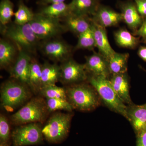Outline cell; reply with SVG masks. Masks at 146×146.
Masks as SVG:
<instances>
[{
  "mask_svg": "<svg viewBox=\"0 0 146 146\" xmlns=\"http://www.w3.org/2000/svg\"><path fill=\"white\" fill-rule=\"evenodd\" d=\"M39 13L51 18L60 19L70 14L69 4L65 2L49 5L42 9Z\"/></svg>",
  "mask_w": 146,
  "mask_h": 146,
  "instance_id": "cb8c5ba5",
  "label": "cell"
},
{
  "mask_svg": "<svg viewBox=\"0 0 146 146\" xmlns=\"http://www.w3.org/2000/svg\"><path fill=\"white\" fill-rule=\"evenodd\" d=\"M60 65L56 63L51 64L47 62L42 65V88L56 84L60 81Z\"/></svg>",
  "mask_w": 146,
  "mask_h": 146,
  "instance_id": "44dd1931",
  "label": "cell"
},
{
  "mask_svg": "<svg viewBox=\"0 0 146 146\" xmlns=\"http://www.w3.org/2000/svg\"><path fill=\"white\" fill-rule=\"evenodd\" d=\"M65 89L67 100L74 109L87 112L96 109L101 104L97 91L90 84L83 82L75 84Z\"/></svg>",
  "mask_w": 146,
  "mask_h": 146,
  "instance_id": "6da1fadb",
  "label": "cell"
},
{
  "mask_svg": "<svg viewBox=\"0 0 146 146\" xmlns=\"http://www.w3.org/2000/svg\"><path fill=\"white\" fill-rule=\"evenodd\" d=\"M27 86L18 81L5 82L1 87L2 106L7 111H11L21 106L30 97V92Z\"/></svg>",
  "mask_w": 146,
  "mask_h": 146,
  "instance_id": "5b68a950",
  "label": "cell"
},
{
  "mask_svg": "<svg viewBox=\"0 0 146 146\" xmlns=\"http://www.w3.org/2000/svg\"><path fill=\"white\" fill-rule=\"evenodd\" d=\"M135 35L141 36L146 41V18L141 24L139 29L136 31Z\"/></svg>",
  "mask_w": 146,
  "mask_h": 146,
  "instance_id": "836d02e7",
  "label": "cell"
},
{
  "mask_svg": "<svg viewBox=\"0 0 146 146\" xmlns=\"http://www.w3.org/2000/svg\"><path fill=\"white\" fill-rule=\"evenodd\" d=\"M64 25L67 31L77 35L83 33L91 27V19L88 16H79L70 14L64 18Z\"/></svg>",
  "mask_w": 146,
  "mask_h": 146,
  "instance_id": "e0dca14e",
  "label": "cell"
},
{
  "mask_svg": "<svg viewBox=\"0 0 146 146\" xmlns=\"http://www.w3.org/2000/svg\"><path fill=\"white\" fill-rule=\"evenodd\" d=\"M109 79L112 88L122 101L128 105L133 103L129 94V83L127 72L111 75Z\"/></svg>",
  "mask_w": 146,
  "mask_h": 146,
  "instance_id": "9a60e30c",
  "label": "cell"
},
{
  "mask_svg": "<svg viewBox=\"0 0 146 146\" xmlns=\"http://www.w3.org/2000/svg\"><path fill=\"white\" fill-rule=\"evenodd\" d=\"M31 54L25 51L18 50L10 70V75L13 78L28 86L30 67L32 59Z\"/></svg>",
  "mask_w": 146,
  "mask_h": 146,
  "instance_id": "8fae6325",
  "label": "cell"
},
{
  "mask_svg": "<svg viewBox=\"0 0 146 146\" xmlns=\"http://www.w3.org/2000/svg\"><path fill=\"white\" fill-rule=\"evenodd\" d=\"M60 65V81L63 84L70 85L87 80L89 75L84 64H80L70 58Z\"/></svg>",
  "mask_w": 146,
  "mask_h": 146,
  "instance_id": "30bf717a",
  "label": "cell"
},
{
  "mask_svg": "<svg viewBox=\"0 0 146 146\" xmlns=\"http://www.w3.org/2000/svg\"><path fill=\"white\" fill-rule=\"evenodd\" d=\"M48 112L46 101L42 98H33L11 116V122L16 125L42 122Z\"/></svg>",
  "mask_w": 146,
  "mask_h": 146,
  "instance_id": "277c9868",
  "label": "cell"
},
{
  "mask_svg": "<svg viewBox=\"0 0 146 146\" xmlns=\"http://www.w3.org/2000/svg\"><path fill=\"white\" fill-rule=\"evenodd\" d=\"M91 27L94 33L96 47L99 53L102 55L107 60L116 52L110 44L105 28L91 19Z\"/></svg>",
  "mask_w": 146,
  "mask_h": 146,
  "instance_id": "4fadbf2b",
  "label": "cell"
},
{
  "mask_svg": "<svg viewBox=\"0 0 146 146\" xmlns=\"http://www.w3.org/2000/svg\"><path fill=\"white\" fill-rule=\"evenodd\" d=\"M114 35L116 43L120 46L132 49L138 45V38L125 29L119 30L115 33Z\"/></svg>",
  "mask_w": 146,
  "mask_h": 146,
  "instance_id": "d4e9b609",
  "label": "cell"
},
{
  "mask_svg": "<svg viewBox=\"0 0 146 146\" xmlns=\"http://www.w3.org/2000/svg\"><path fill=\"white\" fill-rule=\"evenodd\" d=\"M42 129L38 123L20 125L12 132L13 146H26L41 143L44 136Z\"/></svg>",
  "mask_w": 146,
  "mask_h": 146,
  "instance_id": "ba28073f",
  "label": "cell"
},
{
  "mask_svg": "<svg viewBox=\"0 0 146 146\" xmlns=\"http://www.w3.org/2000/svg\"><path fill=\"white\" fill-rule=\"evenodd\" d=\"M84 64L86 71L91 75L100 76L109 78L111 75L108 66V60L100 53L94 52L86 57Z\"/></svg>",
  "mask_w": 146,
  "mask_h": 146,
  "instance_id": "7c38bea8",
  "label": "cell"
},
{
  "mask_svg": "<svg viewBox=\"0 0 146 146\" xmlns=\"http://www.w3.org/2000/svg\"><path fill=\"white\" fill-rule=\"evenodd\" d=\"M87 80L96 89L102 102L110 110L127 118V105L112 88L109 79L100 76H88Z\"/></svg>",
  "mask_w": 146,
  "mask_h": 146,
  "instance_id": "3957f363",
  "label": "cell"
},
{
  "mask_svg": "<svg viewBox=\"0 0 146 146\" xmlns=\"http://www.w3.org/2000/svg\"><path fill=\"white\" fill-rule=\"evenodd\" d=\"M126 119L137 134L146 129V103L141 105L134 104L127 105Z\"/></svg>",
  "mask_w": 146,
  "mask_h": 146,
  "instance_id": "5bb4252c",
  "label": "cell"
},
{
  "mask_svg": "<svg viewBox=\"0 0 146 146\" xmlns=\"http://www.w3.org/2000/svg\"><path fill=\"white\" fill-rule=\"evenodd\" d=\"M46 99L62 98L67 99L65 88L54 85L43 86L39 92Z\"/></svg>",
  "mask_w": 146,
  "mask_h": 146,
  "instance_id": "f1b7e54d",
  "label": "cell"
},
{
  "mask_svg": "<svg viewBox=\"0 0 146 146\" xmlns=\"http://www.w3.org/2000/svg\"><path fill=\"white\" fill-rule=\"evenodd\" d=\"M17 47L9 40H0V67L1 69L10 67L16 57Z\"/></svg>",
  "mask_w": 146,
  "mask_h": 146,
  "instance_id": "ac0fdd59",
  "label": "cell"
},
{
  "mask_svg": "<svg viewBox=\"0 0 146 146\" xmlns=\"http://www.w3.org/2000/svg\"><path fill=\"white\" fill-rule=\"evenodd\" d=\"M135 5L141 16H146V0H135Z\"/></svg>",
  "mask_w": 146,
  "mask_h": 146,
  "instance_id": "1f68e13d",
  "label": "cell"
},
{
  "mask_svg": "<svg viewBox=\"0 0 146 146\" xmlns=\"http://www.w3.org/2000/svg\"><path fill=\"white\" fill-rule=\"evenodd\" d=\"M128 53L115 52L108 60V66L111 75L127 72Z\"/></svg>",
  "mask_w": 146,
  "mask_h": 146,
  "instance_id": "7402d4cb",
  "label": "cell"
},
{
  "mask_svg": "<svg viewBox=\"0 0 146 146\" xmlns=\"http://www.w3.org/2000/svg\"><path fill=\"white\" fill-rule=\"evenodd\" d=\"M123 20L131 29L136 31L142 24V20L135 5L127 3L123 6L121 13Z\"/></svg>",
  "mask_w": 146,
  "mask_h": 146,
  "instance_id": "ffe728a7",
  "label": "cell"
},
{
  "mask_svg": "<svg viewBox=\"0 0 146 146\" xmlns=\"http://www.w3.org/2000/svg\"><path fill=\"white\" fill-rule=\"evenodd\" d=\"M10 136V129L7 119L3 115L0 116V140L1 143H7Z\"/></svg>",
  "mask_w": 146,
  "mask_h": 146,
  "instance_id": "4dcf8cb0",
  "label": "cell"
},
{
  "mask_svg": "<svg viewBox=\"0 0 146 146\" xmlns=\"http://www.w3.org/2000/svg\"><path fill=\"white\" fill-rule=\"evenodd\" d=\"M0 146H8L7 143H1Z\"/></svg>",
  "mask_w": 146,
  "mask_h": 146,
  "instance_id": "8d00e7d4",
  "label": "cell"
},
{
  "mask_svg": "<svg viewBox=\"0 0 146 146\" xmlns=\"http://www.w3.org/2000/svg\"><path fill=\"white\" fill-rule=\"evenodd\" d=\"M39 44L41 51L55 63H62L71 58L72 47L61 39L55 38L43 41Z\"/></svg>",
  "mask_w": 146,
  "mask_h": 146,
  "instance_id": "9c48e42d",
  "label": "cell"
},
{
  "mask_svg": "<svg viewBox=\"0 0 146 146\" xmlns=\"http://www.w3.org/2000/svg\"><path fill=\"white\" fill-rule=\"evenodd\" d=\"M138 55L141 59L146 62V46H141L139 48Z\"/></svg>",
  "mask_w": 146,
  "mask_h": 146,
  "instance_id": "e575fe53",
  "label": "cell"
},
{
  "mask_svg": "<svg viewBox=\"0 0 146 146\" xmlns=\"http://www.w3.org/2000/svg\"><path fill=\"white\" fill-rule=\"evenodd\" d=\"M13 5L11 0H1L0 3V22L3 26L10 23L14 16Z\"/></svg>",
  "mask_w": 146,
  "mask_h": 146,
  "instance_id": "83f0119b",
  "label": "cell"
},
{
  "mask_svg": "<svg viewBox=\"0 0 146 146\" xmlns=\"http://www.w3.org/2000/svg\"><path fill=\"white\" fill-rule=\"evenodd\" d=\"M65 0H41L40 3L45 5H49L52 4L64 3Z\"/></svg>",
  "mask_w": 146,
  "mask_h": 146,
  "instance_id": "d590c367",
  "label": "cell"
},
{
  "mask_svg": "<svg viewBox=\"0 0 146 146\" xmlns=\"http://www.w3.org/2000/svg\"><path fill=\"white\" fill-rule=\"evenodd\" d=\"M73 115L56 112L52 115L42 128L43 136L50 143H60L68 136Z\"/></svg>",
  "mask_w": 146,
  "mask_h": 146,
  "instance_id": "8992f818",
  "label": "cell"
},
{
  "mask_svg": "<svg viewBox=\"0 0 146 146\" xmlns=\"http://www.w3.org/2000/svg\"><path fill=\"white\" fill-rule=\"evenodd\" d=\"M3 34L12 42L18 50H23L31 54L34 53L40 40L34 33L30 23L18 25L14 23L9 26H2Z\"/></svg>",
  "mask_w": 146,
  "mask_h": 146,
  "instance_id": "7a4b0ae2",
  "label": "cell"
},
{
  "mask_svg": "<svg viewBox=\"0 0 146 146\" xmlns=\"http://www.w3.org/2000/svg\"><path fill=\"white\" fill-rule=\"evenodd\" d=\"M42 65L32 58L30 67L29 86L35 94L39 93L42 88Z\"/></svg>",
  "mask_w": 146,
  "mask_h": 146,
  "instance_id": "603a6c76",
  "label": "cell"
},
{
  "mask_svg": "<svg viewBox=\"0 0 146 146\" xmlns=\"http://www.w3.org/2000/svg\"><path fill=\"white\" fill-rule=\"evenodd\" d=\"M95 47H96L95 38L91 27L88 30L79 35L75 49L93 50Z\"/></svg>",
  "mask_w": 146,
  "mask_h": 146,
  "instance_id": "4316f807",
  "label": "cell"
},
{
  "mask_svg": "<svg viewBox=\"0 0 146 146\" xmlns=\"http://www.w3.org/2000/svg\"><path fill=\"white\" fill-rule=\"evenodd\" d=\"M136 146H146V129L137 133Z\"/></svg>",
  "mask_w": 146,
  "mask_h": 146,
  "instance_id": "d6a6232c",
  "label": "cell"
},
{
  "mask_svg": "<svg viewBox=\"0 0 146 146\" xmlns=\"http://www.w3.org/2000/svg\"><path fill=\"white\" fill-rule=\"evenodd\" d=\"M93 16L92 20L105 28L116 25L123 20L121 13L106 7H98Z\"/></svg>",
  "mask_w": 146,
  "mask_h": 146,
  "instance_id": "2e32d148",
  "label": "cell"
},
{
  "mask_svg": "<svg viewBox=\"0 0 146 146\" xmlns=\"http://www.w3.org/2000/svg\"><path fill=\"white\" fill-rule=\"evenodd\" d=\"M35 14L23 2L19 3L18 9L14 13V23L24 25L30 23L34 18Z\"/></svg>",
  "mask_w": 146,
  "mask_h": 146,
  "instance_id": "484cf974",
  "label": "cell"
},
{
  "mask_svg": "<svg viewBox=\"0 0 146 146\" xmlns=\"http://www.w3.org/2000/svg\"><path fill=\"white\" fill-rule=\"evenodd\" d=\"M69 6L70 14L79 16L94 15L98 7L96 0H72Z\"/></svg>",
  "mask_w": 146,
  "mask_h": 146,
  "instance_id": "d6986e66",
  "label": "cell"
},
{
  "mask_svg": "<svg viewBox=\"0 0 146 146\" xmlns=\"http://www.w3.org/2000/svg\"><path fill=\"white\" fill-rule=\"evenodd\" d=\"M30 24L40 41L55 38L67 31L64 25L61 23L60 19L51 18L40 13L35 14Z\"/></svg>",
  "mask_w": 146,
  "mask_h": 146,
  "instance_id": "52a82bcc",
  "label": "cell"
},
{
  "mask_svg": "<svg viewBox=\"0 0 146 146\" xmlns=\"http://www.w3.org/2000/svg\"><path fill=\"white\" fill-rule=\"evenodd\" d=\"M46 103L49 112L60 110L71 112L74 110L68 100L65 99H46Z\"/></svg>",
  "mask_w": 146,
  "mask_h": 146,
  "instance_id": "f546056e",
  "label": "cell"
}]
</instances>
